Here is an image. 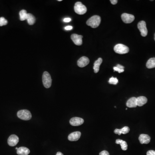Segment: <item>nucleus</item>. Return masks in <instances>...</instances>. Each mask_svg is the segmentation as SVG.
<instances>
[{
	"mask_svg": "<svg viewBox=\"0 0 155 155\" xmlns=\"http://www.w3.org/2000/svg\"><path fill=\"white\" fill-rule=\"evenodd\" d=\"M130 131L129 128L127 126H125L123 128L121 129H115L114 131V133L115 134H117V135H120L121 134H126L128 133Z\"/></svg>",
	"mask_w": 155,
	"mask_h": 155,
	"instance_id": "dca6fc26",
	"label": "nucleus"
},
{
	"mask_svg": "<svg viewBox=\"0 0 155 155\" xmlns=\"http://www.w3.org/2000/svg\"><path fill=\"white\" fill-rule=\"evenodd\" d=\"M114 50L116 53L123 54L128 53L129 51V49L127 46L123 44H118L114 47Z\"/></svg>",
	"mask_w": 155,
	"mask_h": 155,
	"instance_id": "39448f33",
	"label": "nucleus"
},
{
	"mask_svg": "<svg viewBox=\"0 0 155 155\" xmlns=\"http://www.w3.org/2000/svg\"><path fill=\"white\" fill-rule=\"evenodd\" d=\"M71 21V19L69 18H66L63 19V22H65V23H69V22H70Z\"/></svg>",
	"mask_w": 155,
	"mask_h": 155,
	"instance_id": "c85d7f7f",
	"label": "nucleus"
},
{
	"mask_svg": "<svg viewBox=\"0 0 155 155\" xmlns=\"http://www.w3.org/2000/svg\"><path fill=\"white\" fill-rule=\"evenodd\" d=\"M113 69H114V71H117L119 73H123L124 71V70H123V69H121L119 68H117V67H113Z\"/></svg>",
	"mask_w": 155,
	"mask_h": 155,
	"instance_id": "393cba45",
	"label": "nucleus"
},
{
	"mask_svg": "<svg viewBox=\"0 0 155 155\" xmlns=\"http://www.w3.org/2000/svg\"><path fill=\"white\" fill-rule=\"evenodd\" d=\"M28 13L26 10H22L19 12V16H20V20L21 21H24L26 20L27 17Z\"/></svg>",
	"mask_w": 155,
	"mask_h": 155,
	"instance_id": "4be33fe9",
	"label": "nucleus"
},
{
	"mask_svg": "<svg viewBox=\"0 0 155 155\" xmlns=\"http://www.w3.org/2000/svg\"><path fill=\"white\" fill-rule=\"evenodd\" d=\"M30 150L26 147H20L17 150V154L19 155H28L30 153Z\"/></svg>",
	"mask_w": 155,
	"mask_h": 155,
	"instance_id": "2eb2a0df",
	"label": "nucleus"
},
{
	"mask_svg": "<svg viewBox=\"0 0 155 155\" xmlns=\"http://www.w3.org/2000/svg\"><path fill=\"white\" fill-rule=\"evenodd\" d=\"M103 62V59L102 58H98V59L95 62L94 65H93V69H94V71L95 73H98L99 69V66Z\"/></svg>",
	"mask_w": 155,
	"mask_h": 155,
	"instance_id": "a211bd4d",
	"label": "nucleus"
},
{
	"mask_svg": "<svg viewBox=\"0 0 155 155\" xmlns=\"http://www.w3.org/2000/svg\"><path fill=\"white\" fill-rule=\"evenodd\" d=\"M137 28L141 32V35L143 37H146L147 35L148 31L146 27V23L144 21H141L138 23Z\"/></svg>",
	"mask_w": 155,
	"mask_h": 155,
	"instance_id": "423d86ee",
	"label": "nucleus"
},
{
	"mask_svg": "<svg viewBox=\"0 0 155 155\" xmlns=\"http://www.w3.org/2000/svg\"><path fill=\"white\" fill-rule=\"evenodd\" d=\"M71 40L74 44L77 45H81L82 44L83 36L81 35H79L77 34H73L71 35Z\"/></svg>",
	"mask_w": 155,
	"mask_h": 155,
	"instance_id": "1a4fd4ad",
	"label": "nucleus"
},
{
	"mask_svg": "<svg viewBox=\"0 0 155 155\" xmlns=\"http://www.w3.org/2000/svg\"><path fill=\"white\" fill-rule=\"evenodd\" d=\"M43 84L46 88L51 87L52 84V79L50 74L47 71H45L42 75Z\"/></svg>",
	"mask_w": 155,
	"mask_h": 155,
	"instance_id": "7ed1b4c3",
	"label": "nucleus"
},
{
	"mask_svg": "<svg viewBox=\"0 0 155 155\" xmlns=\"http://www.w3.org/2000/svg\"><path fill=\"white\" fill-rule=\"evenodd\" d=\"M84 122L83 119L79 117H73L70 120L69 123L72 126H78L82 125Z\"/></svg>",
	"mask_w": 155,
	"mask_h": 155,
	"instance_id": "9d476101",
	"label": "nucleus"
},
{
	"mask_svg": "<svg viewBox=\"0 0 155 155\" xmlns=\"http://www.w3.org/2000/svg\"><path fill=\"white\" fill-rule=\"evenodd\" d=\"M90 60L88 58L86 57H82L78 60L77 64L79 67L82 68L88 64Z\"/></svg>",
	"mask_w": 155,
	"mask_h": 155,
	"instance_id": "9b49d317",
	"label": "nucleus"
},
{
	"mask_svg": "<svg viewBox=\"0 0 155 155\" xmlns=\"http://www.w3.org/2000/svg\"><path fill=\"white\" fill-rule=\"evenodd\" d=\"M109 84L115 85L117 84L118 83V79L116 78H114L112 77L109 79Z\"/></svg>",
	"mask_w": 155,
	"mask_h": 155,
	"instance_id": "5701e85b",
	"label": "nucleus"
},
{
	"mask_svg": "<svg viewBox=\"0 0 155 155\" xmlns=\"http://www.w3.org/2000/svg\"><path fill=\"white\" fill-rule=\"evenodd\" d=\"M116 144H120L121 146V149L123 150H126L128 149L127 143L126 141H123L122 140L117 139L115 141Z\"/></svg>",
	"mask_w": 155,
	"mask_h": 155,
	"instance_id": "6ab92c4d",
	"label": "nucleus"
},
{
	"mask_svg": "<svg viewBox=\"0 0 155 155\" xmlns=\"http://www.w3.org/2000/svg\"><path fill=\"white\" fill-rule=\"evenodd\" d=\"M16 150H17L18 149V148H17V147H16Z\"/></svg>",
	"mask_w": 155,
	"mask_h": 155,
	"instance_id": "72a5a7b5",
	"label": "nucleus"
},
{
	"mask_svg": "<svg viewBox=\"0 0 155 155\" xmlns=\"http://www.w3.org/2000/svg\"><path fill=\"white\" fill-rule=\"evenodd\" d=\"M99 155H109V154L108 151H106V150H103L99 153Z\"/></svg>",
	"mask_w": 155,
	"mask_h": 155,
	"instance_id": "bb28decb",
	"label": "nucleus"
},
{
	"mask_svg": "<svg viewBox=\"0 0 155 155\" xmlns=\"http://www.w3.org/2000/svg\"><path fill=\"white\" fill-rule=\"evenodd\" d=\"M26 20L28 23L30 25H33L35 23L36 19L35 16L31 13H28Z\"/></svg>",
	"mask_w": 155,
	"mask_h": 155,
	"instance_id": "aec40b11",
	"label": "nucleus"
},
{
	"mask_svg": "<svg viewBox=\"0 0 155 155\" xmlns=\"http://www.w3.org/2000/svg\"><path fill=\"white\" fill-rule=\"evenodd\" d=\"M139 140L141 144H148L150 141V137L148 135L141 134L139 137Z\"/></svg>",
	"mask_w": 155,
	"mask_h": 155,
	"instance_id": "ddd939ff",
	"label": "nucleus"
},
{
	"mask_svg": "<svg viewBox=\"0 0 155 155\" xmlns=\"http://www.w3.org/2000/svg\"><path fill=\"white\" fill-rule=\"evenodd\" d=\"M101 22V18L97 15L93 16L87 21V24L93 28H96L99 26Z\"/></svg>",
	"mask_w": 155,
	"mask_h": 155,
	"instance_id": "f257e3e1",
	"label": "nucleus"
},
{
	"mask_svg": "<svg viewBox=\"0 0 155 155\" xmlns=\"http://www.w3.org/2000/svg\"><path fill=\"white\" fill-rule=\"evenodd\" d=\"M146 66L147 68L148 69L155 68V58H151L147 62Z\"/></svg>",
	"mask_w": 155,
	"mask_h": 155,
	"instance_id": "412c9836",
	"label": "nucleus"
},
{
	"mask_svg": "<svg viewBox=\"0 0 155 155\" xmlns=\"http://www.w3.org/2000/svg\"><path fill=\"white\" fill-rule=\"evenodd\" d=\"M19 138L17 136L15 135L10 136L8 139V144L11 147H14L18 143Z\"/></svg>",
	"mask_w": 155,
	"mask_h": 155,
	"instance_id": "6e6552de",
	"label": "nucleus"
},
{
	"mask_svg": "<svg viewBox=\"0 0 155 155\" xmlns=\"http://www.w3.org/2000/svg\"><path fill=\"white\" fill-rule=\"evenodd\" d=\"M116 67H117V68H119V69H120L124 70V68H125V67H124L123 66V65H117Z\"/></svg>",
	"mask_w": 155,
	"mask_h": 155,
	"instance_id": "c756f323",
	"label": "nucleus"
},
{
	"mask_svg": "<svg viewBox=\"0 0 155 155\" xmlns=\"http://www.w3.org/2000/svg\"><path fill=\"white\" fill-rule=\"evenodd\" d=\"M81 136V133L79 131H75L71 133L68 136V140L71 141H75L79 140Z\"/></svg>",
	"mask_w": 155,
	"mask_h": 155,
	"instance_id": "f8f14e48",
	"label": "nucleus"
},
{
	"mask_svg": "<svg viewBox=\"0 0 155 155\" xmlns=\"http://www.w3.org/2000/svg\"><path fill=\"white\" fill-rule=\"evenodd\" d=\"M147 155H155V151L153 150H149L147 152Z\"/></svg>",
	"mask_w": 155,
	"mask_h": 155,
	"instance_id": "a878e982",
	"label": "nucleus"
},
{
	"mask_svg": "<svg viewBox=\"0 0 155 155\" xmlns=\"http://www.w3.org/2000/svg\"><path fill=\"white\" fill-rule=\"evenodd\" d=\"M126 105L129 108H135L137 106V98L133 97L130 98L126 103Z\"/></svg>",
	"mask_w": 155,
	"mask_h": 155,
	"instance_id": "4468645a",
	"label": "nucleus"
},
{
	"mask_svg": "<svg viewBox=\"0 0 155 155\" xmlns=\"http://www.w3.org/2000/svg\"><path fill=\"white\" fill-rule=\"evenodd\" d=\"M58 1H62V0H58Z\"/></svg>",
	"mask_w": 155,
	"mask_h": 155,
	"instance_id": "473e14b6",
	"label": "nucleus"
},
{
	"mask_svg": "<svg viewBox=\"0 0 155 155\" xmlns=\"http://www.w3.org/2000/svg\"><path fill=\"white\" fill-rule=\"evenodd\" d=\"M147 102V99L146 97L141 96L137 98V106L142 107Z\"/></svg>",
	"mask_w": 155,
	"mask_h": 155,
	"instance_id": "f3484780",
	"label": "nucleus"
},
{
	"mask_svg": "<svg viewBox=\"0 0 155 155\" xmlns=\"http://www.w3.org/2000/svg\"><path fill=\"white\" fill-rule=\"evenodd\" d=\"M110 2L112 4L115 5V4H116L117 3L118 1H117V0H111Z\"/></svg>",
	"mask_w": 155,
	"mask_h": 155,
	"instance_id": "7c9ffc66",
	"label": "nucleus"
},
{
	"mask_svg": "<svg viewBox=\"0 0 155 155\" xmlns=\"http://www.w3.org/2000/svg\"><path fill=\"white\" fill-rule=\"evenodd\" d=\"M18 117L23 120H29L32 118V114L30 112L26 109H23L19 111L17 114Z\"/></svg>",
	"mask_w": 155,
	"mask_h": 155,
	"instance_id": "f03ea898",
	"label": "nucleus"
},
{
	"mask_svg": "<svg viewBox=\"0 0 155 155\" xmlns=\"http://www.w3.org/2000/svg\"><path fill=\"white\" fill-rule=\"evenodd\" d=\"M7 19H5L4 17H1L0 18V26H2L6 25L7 24Z\"/></svg>",
	"mask_w": 155,
	"mask_h": 155,
	"instance_id": "b1692460",
	"label": "nucleus"
},
{
	"mask_svg": "<svg viewBox=\"0 0 155 155\" xmlns=\"http://www.w3.org/2000/svg\"><path fill=\"white\" fill-rule=\"evenodd\" d=\"M56 155H63L62 153H61L60 152H58L57 153V154H56Z\"/></svg>",
	"mask_w": 155,
	"mask_h": 155,
	"instance_id": "2f4dec72",
	"label": "nucleus"
},
{
	"mask_svg": "<svg viewBox=\"0 0 155 155\" xmlns=\"http://www.w3.org/2000/svg\"><path fill=\"white\" fill-rule=\"evenodd\" d=\"M73 26H67L65 28V29L67 30H70L71 29H73Z\"/></svg>",
	"mask_w": 155,
	"mask_h": 155,
	"instance_id": "cd10ccee",
	"label": "nucleus"
},
{
	"mask_svg": "<svg viewBox=\"0 0 155 155\" xmlns=\"http://www.w3.org/2000/svg\"><path fill=\"white\" fill-rule=\"evenodd\" d=\"M154 39H155V37H154Z\"/></svg>",
	"mask_w": 155,
	"mask_h": 155,
	"instance_id": "f704fd0d",
	"label": "nucleus"
},
{
	"mask_svg": "<svg viewBox=\"0 0 155 155\" xmlns=\"http://www.w3.org/2000/svg\"><path fill=\"white\" fill-rule=\"evenodd\" d=\"M121 19L123 22L125 23H130L133 22L135 17L134 15L128 13H123L121 16Z\"/></svg>",
	"mask_w": 155,
	"mask_h": 155,
	"instance_id": "0eeeda50",
	"label": "nucleus"
},
{
	"mask_svg": "<svg viewBox=\"0 0 155 155\" xmlns=\"http://www.w3.org/2000/svg\"><path fill=\"white\" fill-rule=\"evenodd\" d=\"M74 10L78 14L83 15L86 13L87 10V8L81 2L76 3L74 6Z\"/></svg>",
	"mask_w": 155,
	"mask_h": 155,
	"instance_id": "20e7f679",
	"label": "nucleus"
}]
</instances>
